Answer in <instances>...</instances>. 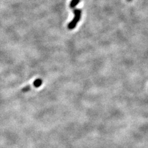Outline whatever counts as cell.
Instances as JSON below:
<instances>
[{"mask_svg":"<svg viewBox=\"0 0 148 148\" xmlns=\"http://www.w3.org/2000/svg\"><path fill=\"white\" fill-rule=\"evenodd\" d=\"M127 1H132V0H127Z\"/></svg>","mask_w":148,"mask_h":148,"instance_id":"4","label":"cell"},{"mask_svg":"<svg viewBox=\"0 0 148 148\" xmlns=\"http://www.w3.org/2000/svg\"><path fill=\"white\" fill-rule=\"evenodd\" d=\"M73 13L75 14L73 20H72L68 25V28L70 30L74 29L77 24V23L80 21L81 18V14H82V11L79 9H75L73 10Z\"/></svg>","mask_w":148,"mask_h":148,"instance_id":"1","label":"cell"},{"mask_svg":"<svg viewBox=\"0 0 148 148\" xmlns=\"http://www.w3.org/2000/svg\"><path fill=\"white\" fill-rule=\"evenodd\" d=\"M41 83H42V80L41 79H37V80L33 82V84L35 87H38V86H41Z\"/></svg>","mask_w":148,"mask_h":148,"instance_id":"3","label":"cell"},{"mask_svg":"<svg viewBox=\"0 0 148 148\" xmlns=\"http://www.w3.org/2000/svg\"><path fill=\"white\" fill-rule=\"evenodd\" d=\"M80 1V0H72L70 3V8L73 9V8H75V6L79 3Z\"/></svg>","mask_w":148,"mask_h":148,"instance_id":"2","label":"cell"}]
</instances>
